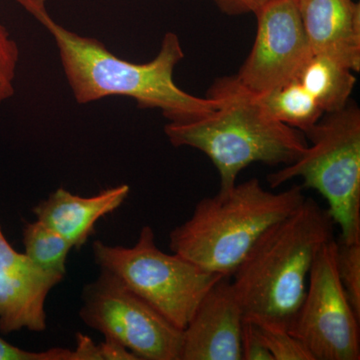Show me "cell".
<instances>
[{
  "label": "cell",
  "mask_w": 360,
  "mask_h": 360,
  "mask_svg": "<svg viewBox=\"0 0 360 360\" xmlns=\"http://www.w3.org/2000/svg\"><path fill=\"white\" fill-rule=\"evenodd\" d=\"M75 360H103L101 345H96L89 338L77 333L75 349Z\"/></svg>",
  "instance_id": "23"
},
{
  "label": "cell",
  "mask_w": 360,
  "mask_h": 360,
  "mask_svg": "<svg viewBox=\"0 0 360 360\" xmlns=\"http://www.w3.org/2000/svg\"><path fill=\"white\" fill-rule=\"evenodd\" d=\"M35 1L40 2V4H44L46 2V0H35Z\"/></svg>",
  "instance_id": "24"
},
{
  "label": "cell",
  "mask_w": 360,
  "mask_h": 360,
  "mask_svg": "<svg viewBox=\"0 0 360 360\" xmlns=\"http://www.w3.org/2000/svg\"><path fill=\"white\" fill-rule=\"evenodd\" d=\"M22 243L25 255L33 264L65 276L68 255L73 248L58 231L37 219L25 222Z\"/></svg>",
  "instance_id": "16"
},
{
  "label": "cell",
  "mask_w": 360,
  "mask_h": 360,
  "mask_svg": "<svg viewBox=\"0 0 360 360\" xmlns=\"http://www.w3.org/2000/svg\"><path fill=\"white\" fill-rule=\"evenodd\" d=\"M20 49L6 26L0 22V106L14 94V79Z\"/></svg>",
  "instance_id": "19"
},
{
  "label": "cell",
  "mask_w": 360,
  "mask_h": 360,
  "mask_svg": "<svg viewBox=\"0 0 360 360\" xmlns=\"http://www.w3.org/2000/svg\"><path fill=\"white\" fill-rule=\"evenodd\" d=\"M303 187L266 191L257 179L201 200L191 217L169 233V250L201 269L231 277L248 251L272 224L295 212Z\"/></svg>",
  "instance_id": "4"
},
{
  "label": "cell",
  "mask_w": 360,
  "mask_h": 360,
  "mask_svg": "<svg viewBox=\"0 0 360 360\" xmlns=\"http://www.w3.org/2000/svg\"><path fill=\"white\" fill-rule=\"evenodd\" d=\"M207 96L221 101L214 112L193 122H168L165 134L175 148L198 149L212 160L219 191L236 186L239 174L252 163L286 167L309 148L302 131L272 117L234 75L215 80Z\"/></svg>",
  "instance_id": "3"
},
{
  "label": "cell",
  "mask_w": 360,
  "mask_h": 360,
  "mask_svg": "<svg viewBox=\"0 0 360 360\" xmlns=\"http://www.w3.org/2000/svg\"><path fill=\"white\" fill-rule=\"evenodd\" d=\"M336 240L314 258L307 291L288 330L314 360H359V317L348 302L335 264Z\"/></svg>",
  "instance_id": "8"
},
{
  "label": "cell",
  "mask_w": 360,
  "mask_h": 360,
  "mask_svg": "<svg viewBox=\"0 0 360 360\" xmlns=\"http://www.w3.org/2000/svg\"><path fill=\"white\" fill-rule=\"evenodd\" d=\"M65 278L40 269L8 243L0 225V333L46 330L45 303Z\"/></svg>",
  "instance_id": "10"
},
{
  "label": "cell",
  "mask_w": 360,
  "mask_h": 360,
  "mask_svg": "<svg viewBox=\"0 0 360 360\" xmlns=\"http://www.w3.org/2000/svg\"><path fill=\"white\" fill-rule=\"evenodd\" d=\"M129 193L127 184H120L86 198L59 187L40 200L32 212L35 219L58 231L73 248L79 250L94 233L98 220L117 210Z\"/></svg>",
  "instance_id": "13"
},
{
  "label": "cell",
  "mask_w": 360,
  "mask_h": 360,
  "mask_svg": "<svg viewBox=\"0 0 360 360\" xmlns=\"http://www.w3.org/2000/svg\"><path fill=\"white\" fill-rule=\"evenodd\" d=\"M312 54L360 70V4L354 0H297Z\"/></svg>",
  "instance_id": "12"
},
{
  "label": "cell",
  "mask_w": 360,
  "mask_h": 360,
  "mask_svg": "<svg viewBox=\"0 0 360 360\" xmlns=\"http://www.w3.org/2000/svg\"><path fill=\"white\" fill-rule=\"evenodd\" d=\"M0 360H75V352L63 347L30 352L11 345L0 336Z\"/></svg>",
  "instance_id": "20"
},
{
  "label": "cell",
  "mask_w": 360,
  "mask_h": 360,
  "mask_svg": "<svg viewBox=\"0 0 360 360\" xmlns=\"http://www.w3.org/2000/svg\"><path fill=\"white\" fill-rule=\"evenodd\" d=\"M257 96L272 117L303 134L314 129L324 115L314 97L296 77Z\"/></svg>",
  "instance_id": "15"
},
{
  "label": "cell",
  "mask_w": 360,
  "mask_h": 360,
  "mask_svg": "<svg viewBox=\"0 0 360 360\" xmlns=\"http://www.w3.org/2000/svg\"><path fill=\"white\" fill-rule=\"evenodd\" d=\"M241 360H274L252 321L243 319L241 328Z\"/></svg>",
  "instance_id": "21"
},
{
  "label": "cell",
  "mask_w": 360,
  "mask_h": 360,
  "mask_svg": "<svg viewBox=\"0 0 360 360\" xmlns=\"http://www.w3.org/2000/svg\"><path fill=\"white\" fill-rule=\"evenodd\" d=\"M217 7L229 15L257 13L271 0H213Z\"/></svg>",
  "instance_id": "22"
},
{
  "label": "cell",
  "mask_w": 360,
  "mask_h": 360,
  "mask_svg": "<svg viewBox=\"0 0 360 360\" xmlns=\"http://www.w3.org/2000/svg\"><path fill=\"white\" fill-rule=\"evenodd\" d=\"M295 77L314 97L324 115L345 108L356 84L354 71L319 54H312Z\"/></svg>",
  "instance_id": "14"
},
{
  "label": "cell",
  "mask_w": 360,
  "mask_h": 360,
  "mask_svg": "<svg viewBox=\"0 0 360 360\" xmlns=\"http://www.w3.org/2000/svg\"><path fill=\"white\" fill-rule=\"evenodd\" d=\"M92 251L101 270L112 274L180 330L186 328L201 300L222 277L176 253L160 250L149 225L142 227L130 248L96 240Z\"/></svg>",
  "instance_id": "6"
},
{
  "label": "cell",
  "mask_w": 360,
  "mask_h": 360,
  "mask_svg": "<svg viewBox=\"0 0 360 360\" xmlns=\"http://www.w3.org/2000/svg\"><path fill=\"white\" fill-rule=\"evenodd\" d=\"M243 322L231 277L222 276L182 330L180 360H241Z\"/></svg>",
  "instance_id": "11"
},
{
  "label": "cell",
  "mask_w": 360,
  "mask_h": 360,
  "mask_svg": "<svg viewBox=\"0 0 360 360\" xmlns=\"http://www.w3.org/2000/svg\"><path fill=\"white\" fill-rule=\"evenodd\" d=\"M311 146L295 162L267 176L271 188L302 177V187L321 194L340 226V240L360 243V110L348 103L326 113L307 132Z\"/></svg>",
  "instance_id": "5"
},
{
  "label": "cell",
  "mask_w": 360,
  "mask_h": 360,
  "mask_svg": "<svg viewBox=\"0 0 360 360\" xmlns=\"http://www.w3.org/2000/svg\"><path fill=\"white\" fill-rule=\"evenodd\" d=\"M335 264L348 302L360 319V243L336 241Z\"/></svg>",
  "instance_id": "17"
},
{
  "label": "cell",
  "mask_w": 360,
  "mask_h": 360,
  "mask_svg": "<svg viewBox=\"0 0 360 360\" xmlns=\"http://www.w3.org/2000/svg\"><path fill=\"white\" fill-rule=\"evenodd\" d=\"M255 14V44L234 77L259 96L295 78L312 51L297 0H271Z\"/></svg>",
  "instance_id": "9"
},
{
  "label": "cell",
  "mask_w": 360,
  "mask_h": 360,
  "mask_svg": "<svg viewBox=\"0 0 360 360\" xmlns=\"http://www.w3.org/2000/svg\"><path fill=\"white\" fill-rule=\"evenodd\" d=\"M335 225L328 210L305 198L262 234L231 276L243 319L288 328L304 297L315 257L335 239Z\"/></svg>",
  "instance_id": "2"
},
{
  "label": "cell",
  "mask_w": 360,
  "mask_h": 360,
  "mask_svg": "<svg viewBox=\"0 0 360 360\" xmlns=\"http://www.w3.org/2000/svg\"><path fill=\"white\" fill-rule=\"evenodd\" d=\"M82 300L80 319L104 340L127 348L139 360H180L182 330L112 274L101 270L84 286Z\"/></svg>",
  "instance_id": "7"
},
{
  "label": "cell",
  "mask_w": 360,
  "mask_h": 360,
  "mask_svg": "<svg viewBox=\"0 0 360 360\" xmlns=\"http://www.w3.org/2000/svg\"><path fill=\"white\" fill-rule=\"evenodd\" d=\"M53 37L61 65L75 101L94 103L105 97L134 99L146 110H160L168 122H189L212 115L221 101L191 96L175 84V66L184 58L179 37L167 32L160 52L146 63L118 58L99 40L82 37L59 25L47 13L44 4L15 0Z\"/></svg>",
  "instance_id": "1"
},
{
  "label": "cell",
  "mask_w": 360,
  "mask_h": 360,
  "mask_svg": "<svg viewBox=\"0 0 360 360\" xmlns=\"http://www.w3.org/2000/svg\"><path fill=\"white\" fill-rule=\"evenodd\" d=\"M250 321L257 326L274 360H314L309 350L288 329L269 322Z\"/></svg>",
  "instance_id": "18"
}]
</instances>
